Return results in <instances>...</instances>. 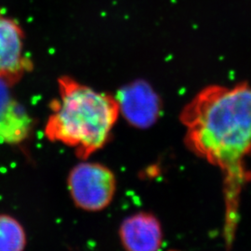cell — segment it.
Wrapping results in <instances>:
<instances>
[{"mask_svg":"<svg viewBox=\"0 0 251 251\" xmlns=\"http://www.w3.org/2000/svg\"><path fill=\"white\" fill-rule=\"evenodd\" d=\"M120 237L126 251H159L162 245L161 226L151 214L137 213L123 222Z\"/></svg>","mask_w":251,"mask_h":251,"instance_id":"8992f818","label":"cell"},{"mask_svg":"<svg viewBox=\"0 0 251 251\" xmlns=\"http://www.w3.org/2000/svg\"><path fill=\"white\" fill-rule=\"evenodd\" d=\"M189 148L225 171L241 178L251 154V85H212L199 91L180 113Z\"/></svg>","mask_w":251,"mask_h":251,"instance_id":"6da1fadb","label":"cell"},{"mask_svg":"<svg viewBox=\"0 0 251 251\" xmlns=\"http://www.w3.org/2000/svg\"><path fill=\"white\" fill-rule=\"evenodd\" d=\"M9 88L0 79V144H18L30 133L32 119L12 97Z\"/></svg>","mask_w":251,"mask_h":251,"instance_id":"5b68a950","label":"cell"},{"mask_svg":"<svg viewBox=\"0 0 251 251\" xmlns=\"http://www.w3.org/2000/svg\"><path fill=\"white\" fill-rule=\"evenodd\" d=\"M26 236L14 218L0 214V251H24Z\"/></svg>","mask_w":251,"mask_h":251,"instance_id":"ba28073f","label":"cell"},{"mask_svg":"<svg viewBox=\"0 0 251 251\" xmlns=\"http://www.w3.org/2000/svg\"><path fill=\"white\" fill-rule=\"evenodd\" d=\"M25 51V33L18 22L0 10V79L10 87L32 70Z\"/></svg>","mask_w":251,"mask_h":251,"instance_id":"277c9868","label":"cell"},{"mask_svg":"<svg viewBox=\"0 0 251 251\" xmlns=\"http://www.w3.org/2000/svg\"><path fill=\"white\" fill-rule=\"evenodd\" d=\"M68 185L76 206L87 211H99L112 202L116 178L100 164L81 163L70 172Z\"/></svg>","mask_w":251,"mask_h":251,"instance_id":"3957f363","label":"cell"},{"mask_svg":"<svg viewBox=\"0 0 251 251\" xmlns=\"http://www.w3.org/2000/svg\"><path fill=\"white\" fill-rule=\"evenodd\" d=\"M120 112L126 120L138 126L148 127L155 122L159 114V105L156 96L147 87H136L122 93L117 98Z\"/></svg>","mask_w":251,"mask_h":251,"instance_id":"52a82bcc","label":"cell"},{"mask_svg":"<svg viewBox=\"0 0 251 251\" xmlns=\"http://www.w3.org/2000/svg\"><path fill=\"white\" fill-rule=\"evenodd\" d=\"M45 134L72 147L87 159L106 144L120 108L117 98L100 92L69 76L58 80V97L50 104Z\"/></svg>","mask_w":251,"mask_h":251,"instance_id":"7a4b0ae2","label":"cell"}]
</instances>
